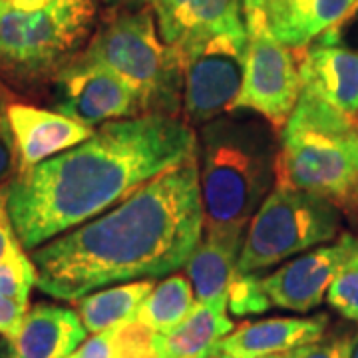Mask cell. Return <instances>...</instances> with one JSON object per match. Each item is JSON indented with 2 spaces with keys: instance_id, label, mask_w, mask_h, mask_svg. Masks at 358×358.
Wrapping results in <instances>:
<instances>
[{
  "instance_id": "obj_1",
  "label": "cell",
  "mask_w": 358,
  "mask_h": 358,
  "mask_svg": "<svg viewBox=\"0 0 358 358\" xmlns=\"http://www.w3.org/2000/svg\"><path fill=\"white\" fill-rule=\"evenodd\" d=\"M203 237L197 148L102 215L30 251L38 287L58 301L103 287L167 277Z\"/></svg>"
},
{
  "instance_id": "obj_2",
  "label": "cell",
  "mask_w": 358,
  "mask_h": 358,
  "mask_svg": "<svg viewBox=\"0 0 358 358\" xmlns=\"http://www.w3.org/2000/svg\"><path fill=\"white\" fill-rule=\"evenodd\" d=\"M197 136L181 115L114 120L88 140L18 173L6 211L26 251L102 215L195 152Z\"/></svg>"
},
{
  "instance_id": "obj_3",
  "label": "cell",
  "mask_w": 358,
  "mask_h": 358,
  "mask_svg": "<svg viewBox=\"0 0 358 358\" xmlns=\"http://www.w3.org/2000/svg\"><path fill=\"white\" fill-rule=\"evenodd\" d=\"M261 115L227 112L197 138L203 233L245 237L251 219L277 183L279 138Z\"/></svg>"
},
{
  "instance_id": "obj_4",
  "label": "cell",
  "mask_w": 358,
  "mask_h": 358,
  "mask_svg": "<svg viewBox=\"0 0 358 358\" xmlns=\"http://www.w3.org/2000/svg\"><path fill=\"white\" fill-rule=\"evenodd\" d=\"M277 181L358 213V120L299 94L279 136Z\"/></svg>"
},
{
  "instance_id": "obj_5",
  "label": "cell",
  "mask_w": 358,
  "mask_h": 358,
  "mask_svg": "<svg viewBox=\"0 0 358 358\" xmlns=\"http://www.w3.org/2000/svg\"><path fill=\"white\" fill-rule=\"evenodd\" d=\"M84 52L138 96L143 114L181 115V62L162 40L152 6L106 8Z\"/></svg>"
},
{
  "instance_id": "obj_6",
  "label": "cell",
  "mask_w": 358,
  "mask_h": 358,
  "mask_svg": "<svg viewBox=\"0 0 358 358\" xmlns=\"http://www.w3.org/2000/svg\"><path fill=\"white\" fill-rule=\"evenodd\" d=\"M98 0H50L30 10L0 8V76L18 86L48 84L88 46Z\"/></svg>"
},
{
  "instance_id": "obj_7",
  "label": "cell",
  "mask_w": 358,
  "mask_h": 358,
  "mask_svg": "<svg viewBox=\"0 0 358 358\" xmlns=\"http://www.w3.org/2000/svg\"><path fill=\"white\" fill-rule=\"evenodd\" d=\"M343 211L329 199L277 181L245 231L237 273H261L334 241Z\"/></svg>"
},
{
  "instance_id": "obj_8",
  "label": "cell",
  "mask_w": 358,
  "mask_h": 358,
  "mask_svg": "<svg viewBox=\"0 0 358 358\" xmlns=\"http://www.w3.org/2000/svg\"><path fill=\"white\" fill-rule=\"evenodd\" d=\"M181 62V115L203 126L233 110L245 76L247 32H223L176 48Z\"/></svg>"
},
{
  "instance_id": "obj_9",
  "label": "cell",
  "mask_w": 358,
  "mask_h": 358,
  "mask_svg": "<svg viewBox=\"0 0 358 358\" xmlns=\"http://www.w3.org/2000/svg\"><path fill=\"white\" fill-rule=\"evenodd\" d=\"M301 94L299 56L263 28L247 26V58L241 92L231 112L267 120L281 134Z\"/></svg>"
},
{
  "instance_id": "obj_10",
  "label": "cell",
  "mask_w": 358,
  "mask_h": 358,
  "mask_svg": "<svg viewBox=\"0 0 358 358\" xmlns=\"http://www.w3.org/2000/svg\"><path fill=\"white\" fill-rule=\"evenodd\" d=\"M48 88L52 108L88 128L143 115L134 90L84 50L54 74Z\"/></svg>"
},
{
  "instance_id": "obj_11",
  "label": "cell",
  "mask_w": 358,
  "mask_h": 358,
  "mask_svg": "<svg viewBox=\"0 0 358 358\" xmlns=\"http://www.w3.org/2000/svg\"><path fill=\"white\" fill-rule=\"evenodd\" d=\"M358 251L355 233H341L331 243L296 255L263 277V289L273 307L308 313L327 299L329 287L346 261Z\"/></svg>"
},
{
  "instance_id": "obj_12",
  "label": "cell",
  "mask_w": 358,
  "mask_h": 358,
  "mask_svg": "<svg viewBox=\"0 0 358 358\" xmlns=\"http://www.w3.org/2000/svg\"><path fill=\"white\" fill-rule=\"evenodd\" d=\"M296 56L301 94L358 120V52L315 40Z\"/></svg>"
},
{
  "instance_id": "obj_13",
  "label": "cell",
  "mask_w": 358,
  "mask_h": 358,
  "mask_svg": "<svg viewBox=\"0 0 358 358\" xmlns=\"http://www.w3.org/2000/svg\"><path fill=\"white\" fill-rule=\"evenodd\" d=\"M8 120L16 140L20 171L62 154L94 134V128L56 110H44L22 102L8 103Z\"/></svg>"
},
{
  "instance_id": "obj_14",
  "label": "cell",
  "mask_w": 358,
  "mask_h": 358,
  "mask_svg": "<svg viewBox=\"0 0 358 358\" xmlns=\"http://www.w3.org/2000/svg\"><path fill=\"white\" fill-rule=\"evenodd\" d=\"M162 40L181 48L223 32H247L241 0H154Z\"/></svg>"
},
{
  "instance_id": "obj_15",
  "label": "cell",
  "mask_w": 358,
  "mask_h": 358,
  "mask_svg": "<svg viewBox=\"0 0 358 358\" xmlns=\"http://www.w3.org/2000/svg\"><path fill=\"white\" fill-rule=\"evenodd\" d=\"M355 0H281L265 13L243 16L245 28H263L287 48L299 52L333 28Z\"/></svg>"
},
{
  "instance_id": "obj_16",
  "label": "cell",
  "mask_w": 358,
  "mask_h": 358,
  "mask_svg": "<svg viewBox=\"0 0 358 358\" xmlns=\"http://www.w3.org/2000/svg\"><path fill=\"white\" fill-rule=\"evenodd\" d=\"M329 327L327 315L315 317H275L245 322L233 329L219 346L223 357L257 358L291 352L299 346L315 343L324 336Z\"/></svg>"
},
{
  "instance_id": "obj_17",
  "label": "cell",
  "mask_w": 358,
  "mask_h": 358,
  "mask_svg": "<svg viewBox=\"0 0 358 358\" xmlns=\"http://www.w3.org/2000/svg\"><path fill=\"white\" fill-rule=\"evenodd\" d=\"M88 338L78 310L36 303L28 308L10 345V358H68Z\"/></svg>"
},
{
  "instance_id": "obj_18",
  "label": "cell",
  "mask_w": 358,
  "mask_h": 358,
  "mask_svg": "<svg viewBox=\"0 0 358 358\" xmlns=\"http://www.w3.org/2000/svg\"><path fill=\"white\" fill-rule=\"evenodd\" d=\"M245 237L203 233L185 263L195 301L227 310L229 287L237 275V261Z\"/></svg>"
},
{
  "instance_id": "obj_19",
  "label": "cell",
  "mask_w": 358,
  "mask_h": 358,
  "mask_svg": "<svg viewBox=\"0 0 358 358\" xmlns=\"http://www.w3.org/2000/svg\"><path fill=\"white\" fill-rule=\"evenodd\" d=\"M235 324L225 308L197 303L192 313L166 334H157L162 358H219L221 341L233 333Z\"/></svg>"
},
{
  "instance_id": "obj_20",
  "label": "cell",
  "mask_w": 358,
  "mask_h": 358,
  "mask_svg": "<svg viewBox=\"0 0 358 358\" xmlns=\"http://www.w3.org/2000/svg\"><path fill=\"white\" fill-rule=\"evenodd\" d=\"M152 289V281H129L103 287L78 299L76 310L90 334L103 333L136 319L141 303Z\"/></svg>"
},
{
  "instance_id": "obj_21",
  "label": "cell",
  "mask_w": 358,
  "mask_h": 358,
  "mask_svg": "<svg viewBox=\"0 0 358 358\" xmlns=\"http://www.w3.org/2000/svg\"><path fill=\"white\" fill-rule=\"evenodd\" d=\"M195 305L192 281L183 275H169L167 279L154 285L152 293L145 296L136 320L157 334L169 333L192 313Z\"/></svg>"
},
{
  "instance_id": "obj_22",
  "label": "cell",
  "mask_w": 358,
  "mask_h": 358,
  "mask_svg": "<svg viewBox=\"0 0 358 358\" xmlns=\"http://www.w3.org/2000/svg\"><path fill=\"white\" fill-rule=\"evenodd\" d=\"M38 282V271L24 247L14 249L13 253L0 261V293L16 301L18 305L28 307L30 293Z\"/></svg>"
},
{
  "instance_id": "obj_23",
  "label": "cell",
  "mask_w": 358,
  "mask_h": 358,
  "mask_svg": "<svg viewBox=\"0 0 358 358\" xmlns=\"http://www.w3.org/2000/svg\"><path fill=\"white\" fill-rule=\"evenodd\" d=\"M273 307L263 289V275L259 273H237L229 287L227 308L235 317L263 315Z\"/></svg>"
},
{
  "instance_id": "obj_24",
  "label": "cell",
  "mask_w": 358,
  "mask_h": 358,
  "mask_svg": "<svg viewBox=\"0 0 358 358\" xmlns=\"http://www.w3.org/2000/svg\"><path fill=\"white\" fill-rule=\"evenodd\" d=\"M327 303L348 320H358V251L346 261L333 285L329 287Z\"/></svg>"
},
{
  "instance_id": "obj_25",
  "label": "cell",
  "mask_w": 358,
  "mask_h": 358,
  "mask_svg": "<svg viewBox=\"0 0 358 358\" xmlns=\"http://www.w3.org/2000/svg\"><path fill=\"white\" fill-rule=\"evenodd\" d=\"M117 358H162L157 348V333L138 320L114 327Z\"/></svg>"
},
{
  "instance_id": "obj_26",
  "label": "cell",
  "mask_w": 358,
  "mask_h": 358,
  "mask_svg": "<svg viewBox=\"0 0 358 358\" xmlns=\"http://www.w3.org/2000/svg\"><path fill=\"white\" fill-rule=\"evenodd\" d=\"M20 173V159L16 150L13 126L8 120V103L0 94V201L6 203V195Z\"/></svg>"
},
{
  "instance_id": "obj_27",
  "label": "cell",
  "mask_w": 358,
  "mask_h": 358,
  "mask_svg": "<svg viewBox=\"0 0 358 358\" xmlns=\"http://www.w3.org/2000/svg\"><path fill=\"white\" fill-rule=\"evenodd\" d=\"M317 40L324 42V44H336V46H345V48L358 52V0L352 2V6L346 10L345 16L333 28H329Z\"/></svg>"
},
{
  "instance_id": "obj_28",
  "label": "cell",
  "mask_w": 358,
  "mask_h": 358,
  "mask_svg": "<svg viewBox=\"0 0 358 358\" xmlns=\"http://www.w3.org/2000/svg\"><path fill=\"white\" fill-rule=\"evenodd\" d=\"M350 336H331L319 338L315 343L299 346L289 352V358H346Z\"/></svg>"
},
{
  "instance_id": "obj_29",
  "label": "cell",
  "mask_w": 358,
  "mask_h": 358,
  "mask_svg": "<svg viewBox=\"0 0 358 358\" xmlns=\"http://www.w3.org/2000/svg\"><path fill=\"white\" fill-rule=\"evenodd\" d=\"M68 358H117L114 329L92 334Z\"/></svg>"
},
{
  "instance_id": "obj_30",
  "label": "cell",
  "mask_w": 358,
  "mask_h": 358,
  "mask_svg": "<svg viewBox=\"0 0 358 358\" xmlns=\"http://www.w3.org/2000/svg\"><path fill=\"white\" fill-rule=\"evenodd\" d=\"M28 308L30 307H22L16 301L0 293V336L6 343H10L14 336L18 334Z\"/></svg>"
},
{
  "instance_id": "obj_31",
  "label": "cell",
  "mask_w": 358,
  "mask_h": 358,
  "mask_svg": "<svg viewBox=\"0 0 358 358\" xmlns=\"http://www.w3.org/2000/svg\"><path fill=\"white\" fill-rule=\"evenodd\" d=\"M18 247H22V245L14 233L13 221H10L8 211H6V203L0 201V261Z\"/></svg>"
},
{
  "instance_id": "obj_32",
  "label": "cell",
  "mask_w": 358,
  "mask_h": 358,
  "mask_svg": "<svg viewBox=\"0 0 358 358\" xmlns=\"http://www.w3.org/2000/svg\"><path fill=\"white\" fill-rule=\"evenodd\" d=\"M277 2H281V0H241L243 16L265 13L267 8H271V6H273V4H277Z\"/></svg>"
},
{
  "instance_id": "obj_33",
  "label": "cell",
  "mask_w": 358,
  "mask_h": 358,
  "mask_svg": "<svg viewBox=\"0 0 358 358\" xmlns=\"http://www.w3.org/2000/svg\"><path fill=\"white\" fill-rule=\"evenodd\" d=\"M50 0H0V8H16V10H30L44 6Z\"/></svg>"
},
{
  "instance_id": "obj_34",
  "label": "cell",
  "mask_w": 358,
  "mask_h": 358,
  "mask_svg": "<svg viewBox=\"0 0 358 358\" xmlns=\"http://www.w3.org/2000/svg\"><path fill=\"white\" fill-rule=\"evenodd\" d=\"M106 8H141L152 6L154 0H100Z\"/></svg>"
},
{
  "instance_id": "obj_35",
  "label": "cell",
  "mask_w": 358,
  "mask_h": 358,
  "mask_svg": "<svg viewBox=\"0 0 358 358\" xmlns=\"http://www.w3.org/2000/svg\"><path fill=\"white\" fill-rule=\"evenodd\" d=\"M346 358H358V331L355 333V336H350V341H348V352H346Z\"/></svg>"
},
{
  "instance_id": "obj_36",
  "label": "cell",
  "mask_w": 358,
  "mask_h": 358,
  "mask_svg": "<svg viewBox=\"0 0 358 358\" xmlns=\"http://www.w3.org/2000/svg\"><path fill=\"white\" fill-rule=\"evenodd\" d=\"M257 358H289V352H282V355H267V357H257Z\"/></svg>"
},
{
  "instance_id": "obj_37",
  "label": "cell",
  "mask_w": 358,
  "mask_h": 358,
  "mask_svg": "<svg viewBox=\"0 0 358 358\" xmlns=\"http://www.w3.org/2000/svg\"><path fill=\"white\" fill-rule=\"evenodd\" d=\"M219 358H231V357H223V355H221V357H219Z\"/></svg>"
},
{
  "instance_id": "obj_38",
  "label": "cell",
  "mask_w": 358,
  "mask_h": 358,
  "mask_svg": "<svg viewBox=\"0 0 358 358\" xmlns=\"http://www.w3.org/2000/svg\"><path fill=\"white\" fill-rule=\"evenodd\" d=\"M357 217H358V213H357Z\"/></svg>"
}]
</instances>
